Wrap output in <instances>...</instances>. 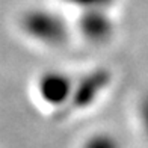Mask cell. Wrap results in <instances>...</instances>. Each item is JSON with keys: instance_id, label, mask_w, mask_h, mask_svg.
<instances>
[{"instance_id": "obj_2", "label": "cell", "mask_w": 148, "mask_h": 148, "mask_svg": "<svg viewBox=\"0 0 148 148\" xmlns=\"http://www.w3.org/2000/svg\"><path fill=\"white\" fill-rule=\"evenodd\" d=\"M74 80L70 74L59 70H50L42 73L38 79L36 91L42 103L47 106L60 107L70 104L74 91Z\"/></svg>"}, {"instance_id": "obj_4", "label": "cell", "mask_w": 148, "mask_h": 148, "mask_svg": "<svg viewBox=\"0 0 148 148\" xmlns=\"http://www.w3.org/2000/svg\"><path fill=\"white\" fill-rule=\"evenodd\" d=\"M80 30L89 41L103 42L112 36L113 23L104 9H86L80 20Z\"/></svg>"}, {"instance_id": "obj_5", "label": "cell", "mask_w": 148, "mask_h": 148, "mask_svg": "<svg viewBox=\"0 0 148 148\" xmlns=\"http://www.w3.org/2000/svg\"><path fill=\"white\" fill-rule=\"evenodd\" d=\"M82 148H124L118 136L109 132L94 133L83 142Z\"/></svg>"}, {"instance_id": "obj_1", "label": "cell", "mask_w": 148, "mask_h": 148, "mask_svg": "<svg viewBox=\"0 0 148 148\" xmlns=\"http://www.w3.org/2000/svg\"><path fill=\"white\" fill-rule=\"evenodd\" d=\"M23 32L47 47H58L66 42L70 29L59 14L49 9H30L21 17Z\"/></svg>"}, {"instance_id": "obj_7", "label": "cell", "mask_w": 148, "mask_h": 148, "mask_svg": "<svg viewBox=\"0 0 148 148\" xmlns=\"http://www.w3.org/2000/svg\"><path fill=\"white\" fill-rule=\"evenodd\" d=\"M76 2L86 9H104L110 0H76Z\"/></svg>"}, {"instance_id": "obj_6", "label": "cell", "mask_w": 148, "mask_h": 148, "mask_svg": "<svg viewBox=\"0 0 148 148\" xmlns=\"http://www.w3.org/2000/svg\"><path fill=\"white\" fill-rule=\"evenodd\" d=\"M139 121H140L144 133L148 138V94H145L139 103Z\"/></svg>"}, {"instance_id": "obj_3", "label": "cell", "mask_w": 148, "mask_h": 148, "mask_svg": "<svg viewBox=\"0 0 148 148\" xmlns=\"http://www.w3.org/2000/svg\"><path fill=\"white\" fill-rule=\"evenodd\" d=\"M110 83V73L107 70H94L74 83L73 97L70 104L74 109H85L95 103V100L101 95L103 91Z\"/></svg>"}]
</instances>
